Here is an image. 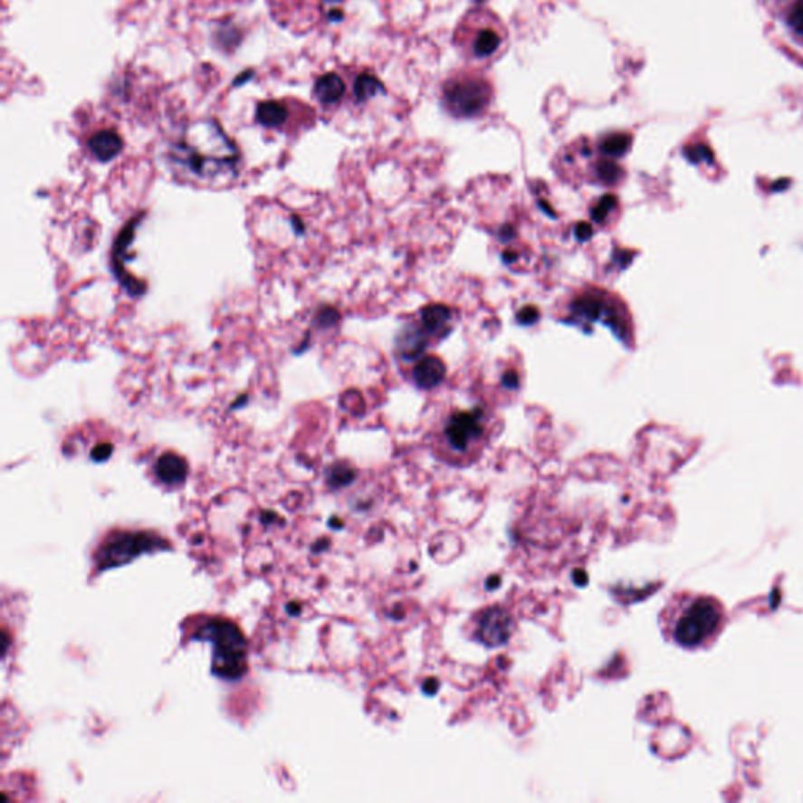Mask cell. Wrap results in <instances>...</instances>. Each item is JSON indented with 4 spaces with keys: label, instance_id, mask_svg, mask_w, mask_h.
Segmentation results:
<instances>
[{
    "label": "cell",
    "instance_id": "1",
    "mask_svg": "<svg viewBox=\"0 0 803 803\" xmlns=\"http://www.w3.org/2000/svg\"><path fill=\"white\" fill-rule=\"evenodd\" d=\"M723 623V607L706 595H680L664 610L663 626L670 639L684 648H697L714 637Z\"/></svg>",
    "mask_w": 803,
    "mask_h": 803
},
{
    "label": "cell",
    "instance_id": "2",
    "mask_svg": "<svg viewBox=\"0 0 803 803\" xmlns=\"http://www.w3.org/2000/svg\"><path fill=\"white\" fill-rule=\"evenodd\" d=\"M507 30L502 21L487 8L468 12L455 30L454 42L473 63H490L507 46Z\"/></svg>",
    "mask_w": 803,
    "mask_h": 803
},
{
    "label": "cell",
    "instance_id": "3",
    "mask_svg": "<svg viewBox=\"0 0 803 803\" xmlns=\"http://www.w3.org/2000/svg\"><path fill=\"white\" fill-rule=\"evenodd\" d=\"M487 438V417L483 411H457L447 417L438 438L436 454L447 464L464 466L474 462Z\"/></svg>",
    "mask_w": 803,
    "mask_h": 803
},
{
    "label": "cell",
    "instance_id": "4",
    "mask_svg": "<svg viewBox=\"0 0 803 803\" xmlns=\"http://www.w3.org/2000/svg\"><path fill=\"white\" fill-rule=\"evenodd\" d=\"M492 81L479 70L452 72L441 85V106L458 119L481 118L492 106Z\"/></svg>",
    "mask_w": 803,
    "mask_h": 803
},
{
    "label": "cell",
    "instance_id": "5",
    "mask_svg": "<svg viewBox=\"0 0 803 803\" xmlns=\"http://www.w3.org/2000/svg\"><path fill=\"white\" fill-rule=\"evenodd\" d=\"M195 639L211 642L214 645L212 670L225 680H237L246 670V639L241 627L224 618H214L200 626Z\"/></svg>",
    "mask_w": 803,
    "mask_h": 803
},
{
    "label": "cell",
    "instance_id": "6",
    "mask_svg": "<svg viewBox=\"0 0 803 803\" xmlns=\"http://www.w3.org/2000/svg\"><path fill=\"white\" fill-rule=\"evenodd\" d=\"M575 322H603L622 340H629V317L620 301L603 291H590L578 295L569 306Z\"/></svg>",
    "mask_w": 803,
    "mask_h": 803
},
{
    "label": "cell",
    "instance_id": "7",
    "mask_svg": "<svg viewBox=\"0 0 803 803\" xmlns=\"http://www.w3.org/2000/svg\"><path fill=\"white\" fill-rule=\"evenodd\" d=\"M160 539H154L149 534H119L100 546L98 552V565L100 569L119 567L145 551L160 548Z\"/></svg>",
    "mask_w": 803,
    "mask_h": 803
},
{
    "label": "cell",
    "instance_id": "8",
    "mask_svg": "<svg viewBox=\"0 0 803 803\" xmlns=\"http://www.w3.org/2000/svg\"><path fill=\"white\" fill-rule=\"evenodd\" d=\"M140 222V217H135L130 220L129 224L124 226L123 231L118 234L117 241H115V246H113V267H115V275H117L119 282L123 284L126 291L132 295V297H140L143 293L147 292V284L143 282H139L137 278L134 276L128 275L126 273V270H124V261L128 259V248H129L130 242L134 239V229L137 225Z\"/></svg>",
    "mask_w": 803,
    "mask_h": 803
},
{
    "label": "cell",
    "instance_id": "9",
    "mask_svg": "<svg viewBox=\"0 0 803 803\" xmlns=\"http://www.w3.org/2000/svg\"><path fill=\"white\" fill-rule=\"evenodd\" d=\"M511 617L507 616L504 610L494 607L487 610L479 618L475 627V637L485 645L499 646L511 637Z\"/></svg>",
    "mask_w": 803,
    "mask_h": 803
},
{
    "label": "cell",
    "instance_id": "10",
    "mask_svg": "<svg viewBox=\"0 0 803 803\" xmlns=\"http://www.w3.org/2000/svg\"><path fill=\"white\" fill-rule=\"evenodd\" d=\"M425 349H427V333L424 331V329L408 323L400 330L397 339H396V350L402 359L405 361L419 359L425 352Z\"/></svg>",
    "mask_w": 803,
    "mask_h": 803
},
{
    "label": "cell",
    "instance_id": "11",
    "mask_svg": "<svg viewBox=\"0 0 803 803\" xmlns=\"http://www.w3.org/2000/svg\"><path fill=\"white\" fill-rule=\"evenodd\" d=\"M446 377V366L438 357H423L413 369V381L421 389L438 387Z\"/></svg>",
    "mask_w": 803,
    "mask_h": 803
},
{
    "label": "cell",
    "instance_id": "12",
    "mask_svg": "<svg viewBox=\"0 0 803 803\" xmlns=\"http://www.w3.org/2000/svg\"><path fill=\"white\" fill-rule=\"evenodd\" d=\"M89 149L100 162H110L121 153L123 140L113 130H100L90 137Z\"/></svg>",
    "mask_w": 803,
    "mask_h": 803
},
{
    "label": "cell",
    "instance_id": "13",
    "mask_svg": "<svg viewBox=\"0 0 803 803\" xmlns=\"http://www.w3.org/2000/svg\"><path fill=\"white\" fill-rule=\"evenodd\" d=\"M188 468L186 460L175 452H167L160 455L156 464V474L167 485H177L186 481Z\"/></svg>",
    "mask_w": 803,
    "mask_h": 803
},
{
    "label": "cell",
    "instance_id": "14",
    "mask_svg": "<svg viewBox=\"0 0 803 803\" xmlns=\"http://www.w3.org/2000/svg\"><path fill=\"white\" fill-rule=\"evenodd\" d=\"M451 322L452 312L447 306H425L421 311V327L428 336L446 335Z\"/></svg>",
    "mask_w": 803,
    "mask_h": 803
},
{
    "label": "cell",
    "instance_id": "15",
    "mask_svg": "<svg viewBox=\"0 0 803 803\" xmlns=\"http://www.w3.org/2000/svg\"><path fill=\"white\" fill-rule=\"evenodd\" d=\"M314 94H316L317 100H320L322 104L333 106V104H338L344 98V94H346V82L336 72L323 74L322 77L317 79L316 85H314Z\"/></svg>",
    "mask_w": 803,
    "mask_h": 803
},
{
    "label": "cell",
    "instance_id": "16",
    "mask_svg": "<svg viewBox=\"0 0 803 803\" xmlns=\"http://www.w3.org/2000/svg\"><path fill=\"white\" fill-rule=\"evenodd\" d=\"M597 147L603 158L616 160L629 151L631 135L625 134V132H610V134L601 135Z\"/></svg>",
    "mask_w": 803,
    "mask_h": 803
},
{
    "label": "cell",
    "instance_id": "17",
    "mask_svg": "<svg viewBox=\"0 0 803 803\" xmlns=\"http://www.w3.org/2000/svg\"><path fill=\"white\" fill-rule=\"evenodd\" d=\"M256 119L264 128H280L288 119V109L282 102L267 100L261 102L256 110Z\"/></svg>",
    "mask_w": 803,
    "mask_h": 803
},
{
    "label": "cell",
    "instance_id": "18",
    "mask_svg": "<svg viewBox=\"0 0 803 803\" xmlns=\"http://www.w3.org/2000/svg\"><path fill=\"white\" fill-rule=\"evenodd\" d=\"M381 91H383V83L372 74H359L353 82V94L359 102L372 100Z\"/></svg>",
    "mask_w": 803,
    "mask_h": 803
},
{
    "label": "cell",
    "instance_id": "19",
    "mask_svg": "<svg viewBox=\"0 0 803 803\" xmlns=\"http://www.w3.org/2000/svg\"><path fill=\"white\" fill-rule=\"evenodd\" d=\"M595 171H597L598 181L607 184V186H614L617 182H620L623 177L622 167L617 164L614 158H599Z\"/></svg>",
    "mask_w": 803,
    "mask_h": 803
},
{
    "label": "cell",
    "instance_id": "20",
    "mask_svg": "<svg viewBox=\"0 0 803 803\" xmlns=\"http://www.w3.org/2000/svg\"><path fill=\"white\" fill-rule=\"evenodd\" d=\"M616 196L614 195H604L603 198L597 203V206L592 209V220L593 222H597V224H603L604 220L607 218L610 212L614 211L617 207Z\"/></svg>",
    "mask_w": 803,
    "mask_h": 803
},
{
    "label": "cell",
    "instance_id": "21",
    "mask_svg": "<svg viewBox=\"0 0 803 803\" xmlns=\"http://www.w3.org/2000/svg\"><path fill=\"white\" fill-rule=\"evenodd\" d=\"M353 473L352 469L347 468V466H335L333 471H331V474H330V482L333 483V485H346L349 482L352 481Z\"/></svg>",
    "mask_w": 803,
    "mask_h": 803
},
{
    "label": "cell",
    "instance_id": "22",
    "mask_svg": "<svg viewBox=\"0 0 803 803\" xmlns=\"http://www.w3.org/2000/svg\"><path fill=\"white\" fill-rule=\"evenodd\" d=\"M540 312L535 306H526V308H522L521 311L516 314V320L518 323H521L524 327H529V325H534L537 320H539Z\"/></svg>",
    "mask_w": 803,
    "mask_h": 803
},
{
    "label": "cell",
    "instance_id": "23",
    "mask_svg": "<svg viewBox=\"0 0 803 803\" xmlns=\"http://www.w3.org/2000/svg\"><path fill=\"white\" fill-rule=\"evenodd\" d=\"M338 320H339V314L333 308H323L322 311H319L317 314V323L323 329L333 327Z\"/></svg>",
    "mask_w": 803,
    "mask_h": 803
},
{
    "label": "cell",
    "instance_id": "24",
    "mask_svg": "<svg viewBox=\"0 0 803 803\" xmlns=\"http://www.w3.org/2000/svg\"><path fill=\"white\" fill-rule=\"evenodd\" d=\"M112 452L113 447L110 443H102V445H98L91 451V458H93L94 462H106L112 455Z\"/></svg>",
    "mask_w": 803,
    "mask_h": 803
},
{
    "label": "cell",
    "instance_id": "25",
    "mask_svg": "<svg viewBox=\"0 0 803 803\" xmlns=\"http://www.w3.org/2000/svg\"><path fill=\"white\" fill-rule=\"evenodd\" d=\"M789 23H791L792 29L796 30L798 35L803 38V2H800V4L792 10L791 16H789Z\"/></svg>",
    "mask_w": 803,
    "mask_h": 803
},
{
    "label": "cell",
    "instance_id": "26",
    "mask_svg": "<svg viewBox=\"0 0 803 803\" xmlns=\"http://www.w3.org/2000/svg\"><path fill=\"white\" fill-rule=\"evenodd\" d=\"M576 239L579 242H587L593 235V228L588 224H578L575 229Z\"/></svg>",
    "mask_w": 803,
    "mask_h": 803
},
{
    "label": "cell",
    "instance_id": "27",
    "mask_svg": "<svg viewBox=\"0 0 803 803\" xmlns=\"http://www.w3.org/2000/svg\"><path fill=\"white\" fill-rule=\"evenodd\" d=\"M502 383H504V387H509V389H516V387H520V377L513 370H509V372H505V376L502 377Z\"/></svg>",
    "mask_w": 803,
    "mask_h": 803
},
{
    "label": "cell",
    "instance_id": "28",
    "mask_svg": "<svg viewBox=\"0 0 803 803\" xmlns=\"http://www.w3.org/2000/svg\"><path fill=\"white\" fill-rule=\"evenodd\" d=\"M686 154L687 158H691V160H693V162H697V160H702V158H704V156H706V154H710V151H708V149H706V148L704 147H693L689 148V149H687L686 151Z\"/></svg>",
    "mask_w": 803,
    "mask_h": 803
},
{
    "label": "cell",
    "instance_id": "29",
    "mask_svg": "<svg viewBox=\"0 0 803 803\" xmlns=\"http://www.w3.org/2000/svg\"><path fill=\"white\" fill-rule=\"evenodd\" d=\"M288 609L291 610L292 614H297V612H299L300 610V607L299 606H295V604H293V606H291V607H288Z\"/></svg>",
    "mask_w": 803,
    "mask_h": 803
},
{
    "label": "cell",
    "instance_id": "30",
    "mask_svg": "<svg viewBox=\"0 0 803 803\" xmlns=\"http://www.w3.org/2000/svg\"><path fill=\"white\" fill-rule=\"evenodd\" d=\"M327 2H339V0H327Z\"/></svg>",
    "mask_w": 803,
    "mask_h": 803
}]
</instances>
